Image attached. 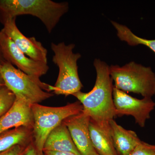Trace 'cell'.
<instances>
[{"label":"cell","mask_w":155,"mask_h":155,"mask_svg":"<svg viewBox=\"0 0 155 155\" xmlns=\"http://www.w3.org/2000/svg\"><path fill=\"white\" fill-rule=\"evenodd\" d=\"M94 65L97 72L94 86L87 93L81 91L73 95L82 104L83 112L101 128L110 134V122L116 116L113 100V80L110 67L105 62L96 59Z\"/></svg>","instance_id":"obj_1"},{"label":"cell","mask_w":155,"mask_h":155,"mask_svg":"<svg viewBox=\"0 0 155 155\" xmlns=\"http://www.w3.org/2000/svg\"><path fill=\"white\" fill-rule=\"evenodd\" d=\"M67 2H57L51 0H0V21L22 15L38 18L51 33L61 17L69 11Z\"/></svg>","instance_id":"obj_2"},{"label":"cell","mask_w":155,"mask_h":155,"mask_svg":"<svg viewBox=\"0 0 155 155\" xmlns=\"http://www.w3.org/2000/svg\"><path fill=\"white\" fill-rule=\"evenodd\" d=\"M75 47L73 44L66 45L63 42L51 43V49L54 53L52 61L59 68V74L54 85H49V91L58 95H73L83 87L77 66L81 55L73 52Z\"/></svg>","instance_id":"obj_3"},{"label":"cell","mask_w":155,"mask_h":155,"mask_svg":"<svg viewBox=\"0 0 155 155\" xmlns=\"http://www.w3.org/2000/svg\"><path fill=\"white\" fill-rule=\"evenodd\" d=\"M31 109L33 119V143L38 150L42 152L45 141L49 134L65 119L83 110V106L79 101L60 107L33 104Z\"/></svg>","instance_id":"obj_4"},{"label":"cell","mask_w":155,"mask_h":155,"mask_svg":"<svg viewBox=\"0 0 155 155\" xmlns=\"http://www.w3.org/2000/svg\"><path fill=\"white\" fill-rule=\"evenodd\" d=\"M109 70L114 87L143 97L152 98L155 95V74L151 67L132 61L122 67L112 65Z\"/></svg>","instance_id":"obj_5"},{"label":"cell","mask_w":155,"mask_h":155,"mask_svg":"<svg viewBox=\"0 0 155 155\" xmlns=\"http://www.w3.org/2000/svg\"><path fill=\"white\" fill-rule=\"evenodd\" d=\"M0 73L5 86L16 97L23 98L31 104H39L54 95L50 93V84L27 75L7 61L0 64Z\"/></svg>","instance_id":"obj_6"},{"label":"cell","mask_w":155,"mask_h":155,"mask_svg":"<svg viewBox=\"0 0 155 155\" xmlns=\"http://www.w3.org/2000/svg\"><path fill=\"white\" fill-rule=\"evenodd\" d=\"M113 100L116 116H133L136 123L140 127H145L147 120L150 119V114L155 107V103L151 98L138 99L114 86Z\"/></svg>","instance_id":"obj_7"},{"label":"cell","mask_w":155,"mask_h":155,"mask_svg":"<svg viewBox=\"0 0 155 155\" xmlns=\"http://www.w3.org/2000/svg\"><path fill=\"white\" fill-rule=\"evenodd\" d=\"M0 50L5 61L35 78L45 75L49 69L47 64L35 61L22 53L9 37L0 31Z\"/></svg>","instance_id":"obj_8"},{"label":"cell","mask_w":155,"mask_h":155,"mask_svg":"<svg viewBox=\"0 0 155 155\" xmlns=\"http://www.w3.org/2000/svg\"><path fill=\"white\" fill-rule=\"evenodd\" d=\"M16 18L6 20L2 31L14 41L22 53L35 61L48 64V50L34 37H27L21 32L16 23Z\"/></svg>","instance_id":"obj_9"},{"label":"cell","mask_w":155,"mask_h":155,"mask_svg":"<svg viewBox=\"0 0 155 155\" xmlns=\"http://www.w3.org/2000/svg\"><path fill=\"white\" fill-rule=\"evenodd\" d=\"M90 118L82 111L69 117L63 123L69 130L72 140L81 155H99L95 150L90 135Z\"/></svg>","instance_id":"obj_10"},{"label":"cell","mask_w":155,"mask_h":155,"mask_svg":"<svg viewBox=\"0 0 155 155\" xmlns=\"http://www.w3.org/2000/svg\"><path fill=\"white\" fill-rule=\"evenodd\" d=\"M31 105L23 98L16 97L12 107L0 118V133L22 126L32 128Z\"/></svg>","instance_id":"obj_11"},{"label":"cell","mask_w":155,"mask_h":155,"mask_svg":"<svg viewBox=\"0 0 155 155\" xmlns=\"http://www.w3.org/2000/svg\"><path fill=\"white\" fill-rule=\"evenodd\" d=\"M110 131L118 155H129L141 140L134 131L126 130L114 119L110 122Z\"/></svg>","instance_id":"obj_12"},{"label":"cell","mask_w":155,"mask_h":155,"mask_svg":"<svg viewBox=\"0 0 155 155\" xmlns=\"http://www.w3.org/2000/svg\"><path fill=\"white\" fill-rule=\"evenodd\" d=\"M68 152L81 155L75 146L69 130L62 123L53 130L45 141L43 151Z\"/></svg>","instance_id":"obj_13"},{"label":"cell","mask_w":155,"mask_h":155,"mask_svg":"<svg viewBox=\"0 0 155 155\" xmlns=\"http://www.w3.org/2000/svg\"><path fill=\"white\" fill-rule=\"evenodd\" d=\"M33 141L32 128L19 127L0 133V153L17 145H28Z\"/></svg>","instance_id":"obj_14"},{"label":"cell","mask_w":155,"mask_h":155,"mask_svg":"<svg viewBox=\"0 0 155 155\" xmlns=\"http://www.w3.org/2000/svg\"><path fill=\"white\" fill-rule=\"evenodd\" d=\"M92 143L99 155H118L114 147L111 134L90 120L89 125Z\"/></svg>","instance_id":"obj_15"},{"label":"cell","mask_w":155,"mask_h":155,"mask_svg":"<svg viewBox=\"0 0 155 155\" xmlns=\"http://www.w3.org/2000/svg\"><path fill=\"white\" fill-rule=\"evenodd\" d=\"M112 24L117 31V35L120 40L126 42L131 46L139 45L146 46L155 53V39L147 40L139 37L134 35L128 27L115 21H111Z\"/></svg>","instance_id":"obj_16"},{"label":"cell","mask_w":155,"mask_h":155,"mask_svg":"<svg viewBox=\"0 0 155 155\" xmlns=\"http://www.w3.org/2000/svg\"><path fill=\"white\" fill-rule=\"evenodd\" d=\"M15 99V95L6 87H0V118L11 108Z\"/></svg>","instance_id":"obj_17"},{"label":"cell","mask_w":155,"mask_h":155,"mask_svg":"<svg viewBox=\"0 0 155 155\" xmlns=\"http://www.w3.org/2000/svg\"><path fill=\"white\" fill-rule=\"evenodd\" d=\"M129 155H155V145L141 141Z\"/></svg>","instance_id":"obj_18"},{"label":"cell","mask_w":155,"mask_h":155,"mask_svg":"<svg viewBox=\"0 0 155 155\" xmlns=\"http://www.w3.org/2000/svg\"><path fill=\"white\" fill-rule=\"evenodd\" d=\"M29 145H17L7 150L0 153V155H25Z\"/></svg>","instance_id":"obj_19"},{"label":"cell","mask_w":155,"mask_h":155,"mask_svg":"<svg viewBox=\"0 0 155 155\" xmlns=\"http://www.w3.org/2000/svg\"><path fill=\"white\" fill-rule=\"evenodd\" d=\"M25 155H45L43 152L40 151L36 148L33 141L28 145Z\"/></svg>","instance_id":"obj_20"},{"label":"cell","mask_w":155,"mask_h":155,"mask_svg":"<svg viewBox=\"0 0 155 155\" xmlns=\"http://www.w3.org/2000/svg\"><path fill=\"white\" fill-rule=\"evenodd\" d=\"M45 155H80L75 153L68 152H55L50 151H43Z\"/></svg>","instance_id":"obj_21"},{"label":"cell","mask_w":155,"mask_h":155,"mask_svg":"<svg viewBox=\"0 0 155 155\" xmlns=\"http://www.w3.org/2000/svg\"><path fill=\"white\" fill-rule=\"evenodd\" d=\"M4 86H5V82H4V80H3L2 77L1 73H0V87Z\"/></svg>","instance_id":"obj_22"},{"label":"cell","mask_w":155,"mask_h":155,"mask_svg":"<svg viewBox=\"0 0 155 155\" xmlns=\"http://www.w3.org/2000/svg\"><path fill=\"white\" fill-rule=\"evenodd\" d=\"M5 61V59H4V58H3V56L2 55V52H1V50H0V64L1 63H3L4 61Z\"/></svg>","instance_id":"obj_23"}]
</instances>
